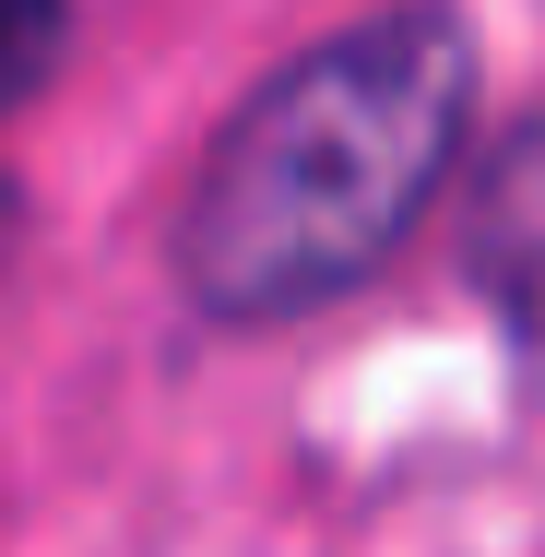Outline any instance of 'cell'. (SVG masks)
<instances>
[{"instance_id": "3", "label": "cell", "mask_w": 545, "mask_h": 557, "mask_svg": "<svg viewBox=\"0 0 545 557\" xmlns=\"http://www.w3.org/2000/svg\"><path fill=\"white\" fill-rule=\"evenodd\" d=\"M60 48H72V0H0V131L48 96ZM12 225H24V202H12V166H0V249H12Z\"/></svg>"}, {"instance_id": "1", "label": "cell", "mask_w": 545, "mask_h": 557, "mask_svg": "<svg viewBox=\"0 0 545 557\" xmlns=\"http://www.w3.org/2000/svg\"><path fill=\"white\" fill-rule=\"evenodd\" d=\"M486 48L462 0H380L273 60L214 119L166 261L214 333H285L368 297L462 166Z\"/></svg>"}, {"instance_id": "2", "label": "cell", "mask_w": 545, "mask_h": 557, "mask_svg": "<svg viewBox=\"0 0 545 557\" xmlns=\"http://www.w3.org/2000/svg\"><path fill=\"white\" fill-rule=\"evenodd\" d=\"M450 261H462L474 309L498 321V344L545 380V108H522L498 143H486V166L462 178Z\"/></svg>"}]
</instances>
